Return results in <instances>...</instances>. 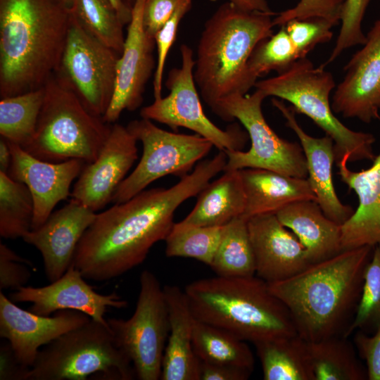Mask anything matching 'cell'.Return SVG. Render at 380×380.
<instances>
[{
	"instance_id": "6da1fadb",
	"label": "cell",
	"mask_w": 380,
	"mask_h": 380,
	"mask_svg": "<svg viewBox=\"0 0 380 380\" xmlns=\"http://www.w3.org/2000/svg\"><path fill=\"white\" fill-rule=\"evenodd\" d=\"M227 160L226 153L219 151L172 186L144 190L96 213L77 245L75 267L87 279L105 281L139 265L170 232L177 208L224 171Z\"/></svg>"
},
{
	"instance_id": "7a4b0ae2",
	"label": "cell",
	"mask_w": 380,
	"mask_h": 380,
	"mask_svg": "<svg viewBox=\"0 0 380 380\" xmlns=\"http://www.w3.org/2000/svg\"><path fill=\"white\" fill-rule=\"evenodd\" d=\"M373 248L344 250L288 279L267 283L290 312L299 336L307 341L349 336Z\"/></svg>"
},
{
	"instance_id": "3957f363",
	"label": "cell",
	"mask_w": 380,
	"mask_h": 380,
	"mask_svg": "<svg viewBox=\"0 0 380 380\" xmlns=\"http://www.w3.org/2000/svg\"><path fill=\"white\" fill-rule=\"evenodd\" d=\"M71 11L59 0H0V96L45 85L59 67Z\"/></svg>"
},
{
	"instance_id": "277c9868",
	"label": "cell",
	"mask_w": 380,
	"mask_h": 380,
	"mask_svg": "<svg viewBox=\"0 0 380 380\" xmlns=\"http://www.w3.org/2000/svg\"><path fill=\"white\" fill-rule=\"evenodd\" d=\"M275 13L251 11L227 1L207 20L197 47L194 77L214 112L232 94H246L256 83L248 70L257 44L273 34Z\"/></svg>"
},
{
	"instance_id": "5b68a950",
	"label": "cell",
	"mask_w": 380,
	"mask_h": 380,
	"mask_svg": "<svg viewBox=\"0 0 380 380\" xmlns=\"http://www.w3.org/2000/svg\"><path fill=\"white\" fill-rule=\"evenodd\" d=\"M194 317L253 343L298 335L290 312L257 276L194 281L184 289Z\"/></svg>"
},
{
	"instance_id": "8992f818",
	"label": "cell",
	"mask_w": 380,
	"mask_h": 380,
	"mask_svg": "<svg viewBox=\"0 0 380 380\" xmlns=\"http://www.w3.org/2000/svg\"><path fill=\"white\" fill-rule=\"evenodd\" d=\"M36 132L23 148L48 162L77 159L89 163L98 157L112 124L91 113L70 86L56 74L45 84Z\"/></svg>"
},
{
	"instance_id": "52a82bcc",
	"label": "cell",
	"mask_w": 380,
	"mask_h": 380,
	"mask_svg": "<svg viewBox=\"0 0 380 380\" xmlns=\"http://www.w3.org/2000/svg\"><path fill=\"white\" fill-rule=\"evenodd\" d=\"M254 87L267 97L288 101L296 113L310 118L334 141L336 163L375 158V137L350 129L335 116L329 97L336 83L324 65L315 67L307 57L301 58L276 76L257 81Z\"/></svg>"
},
{
	"instance_id": "ba28073f",
	"label": "cell",
	"mask_w": 380,
	"mask_h": 380,
	"mask_svg": "<svg viewBox=\"0 0 380 380\" xmlns=\"http://www.w3.org/2000/svg\"><path fill=\"white\" fill-rule=\"evenodd\" d=\"M99 372L122 380L136 377L109 327L91 319L40 349L27 380H85Z\"/></svg>"
},
{
	"instance_id": "9c48e42d",
	"label": "cell",
	"mask_w": 380,
	"mask_h": 380,
	"mask_svg": "<svg viewBox=\"0 0 380 380\" xmlns=\"http://www.w3.org/2000/svg\"><path fill=\"white\" fill-rule=\"evenodd\" d=\"M266 97L256 89L251 94H232L218 102L214 113L227 122L238 120L251 141L247 151H225L227 160L224 171L260 168L307 179V164L300 144L279 137L267 122L262 110Z\"/></svg>"
},
{
	"instance_id": "30bf717a",
	"label": "cell",
	"mask_w": 380,
	"mask_h": 380,
	"mask_svg": "<svg viewBox=\"0 0 380 380\" xmlns=\"http://www.w3.org/2000/svg\"><path fill=\"white\" fill-rule=\"evenodd\" d=\"M140 290L132 316L107 319L118 348L129 358L140 380L160 379L170 331L163 287L148 270L139 277Z\"/></svg>"
},
{
	"instance_id": "8fae6325",
	"label": "cell",
	"mask_w": 380,
	"mask_h": 380,
	"mask_svg": "<svg viewBox=\"0 0 380 380\" xmlns=\"http://www.w3.org/2000/svg\"><path fill=\"white\" fill-rule=\"evenodd\" d=\"M127 127L142 144L143 151L134 170L115 190L111 201L114 203L127 201L164 176H186L213 146L197 134L168 132L142 118L131 121Z\"/></svg>"
},
{
	"instance_id": "7c38bea8",
	"label": "cell",
	"mask_w": 380,
	"mask_h": 380,
	"mask_svg": "<svg viewBox=\"0 0 380 380\" xmlns=\"http://www.w3.org/2000/svg\"><path fill=\"white\" fill-rule=\"evenodd\" d=\"M180 53L181 66L170 70L165 82L169 94L142 108L141 117L166 125L175 131L179 127L189 129L210 141L219 151H242L248 133L237 123L223 130L208 118L194 77L193 51L188 45L182 44Z\"/></svg>"
},
{
	"instance_id": "4fadbf2b",
	"label": "cell",
	"mask_w": 380,
	"mask_h": 380,
	"mask_svg": "<svg viewBox=\"0 0 380 380\" xmlns=\"http://www.w3.org/2000/svg\"><path fill=\"white\" fill-rule=\"evenodd\" d=\"M120 56V53L91 34L71 11L65 46L55 74L70 86L91 113L102 118L114 94Z\"/></svg>"
},
{
	"instance_id": "5bb4252c",
	"label": "cell",
	"mask_w": 380,
	"mask_h": 380,
	"mask_svg": "<svg viewBox=\"0 0 380 380\" xmlns=\"http://www.w3.org/2000/svg\"><path fill=\"white\" fill-rule=\"evenodd\" d=\"M343 70L344 77L332 96L334 113L365 123L380 119V18Z\"/></svg>"
},
{
	"instance_id": "9a60e30c",
	"label": "cell",
	"mask_w": 380,
	"mask_h": 380,
	"mask_svg": "<svg viewBox=\"0 0 380 380\" xmlns=\"http://www.w3.org/2000/svg\"><path fill=\"white\" fill-rule=\"evenodd\" d=\"M138 141L127 127L113 123L96 159L86 163L70 193L94 212L111 202L113 194L138 158Z\"/></svg>"
},
{
	"instance_id": "2e32d148",
	"label": "cell",
	"mask_w": 380,
	"mask_h": 380,
	"mask_svg": "<svg viewBox=\"0 0 380 380\" xmlns=\"http://www.w3.org/2000/svg\"><path fill=\"white\" fill-rule=\"evenodd\" d=\"M80 271L72 262L57 280L40 286H23L10 295L14 303H30L29 310L50 316L59 310H72L87 315L91 319L108 325L105 314L108 308H125L127 302L116 293L100 294L85 281Z\"/></svg>"
},
{
	"instance_id": "e0dca14e",
	"label": "cell",
	"mask_w": 380,
	"mask_h": 380,
	"mask_svg": "<svg viewBox=\"0 0 380 380\" xmlns=\"http://www.w3.org/2000/svg\"><path fill=\"white\" fill-rule=\"evenodd\" d=\"M146 0H135L128 24L122 51L117 66L114 94L103 121L115 123L122 113L134 111L143 102L146 84L155 67L153 51L155 40L143 27L142 15Z\"/></svg>"
},
{
	"instance_id": "ac0fdd59",
	"label": "cell",
	"mask_w": 380,
	"mask_h": 380,
	"mask_svg": "<svg viewBox=\"0 0 380 380\" xmlns=\"http://www.w3.org/2000/svg\"><path fill=\"white\" fill-rule=\"evenodd\" d=\"M91 320L72 310L43 316L22 309L0 292V336L11 345L20 362L31 368L42 346Z\"/></svg>"
},
{
	"instance_id": "d6986e66",
	"label": "cell",
	"mask_w": 380,
	"mask_h": 380,
	"mask_svg": "<svg viewBox=\"0 0 380 380\" xmlns=\"http://www.w3.org/2000/svg\"><path fill=\"white\" fill-rule=\"evenodd\" d=\"M8 142L12 160L7 175L24 183L30 191L34 204L32 229H35L46 220L60 201L70 196V186L86 163L77 159L61 163L42 160L20 146Z\"/></svg>"
},
{
	"instance_id": "ffe728a7",
	"label": "cell",
	"mask_w": 380,
	"mask_h": 380,
	"mask_svg": "<svg viewBox=\"0 0 380 380\" xmlns=\"http://www.w3.org/2000/svg\"><path fill=\"white\" fill-rule=\"evenodd\" d=\"M247 222L258 277L267 283L276 282L312 264L298 237L281 224L276 214L255 215Z\"/></svg>"
},
{
	"instance_id": "44dd1931",
	"label": "cell",
	"mask_w": 380,
	"mask_h": 380,
	"mask_svg": "<svg viewBox=\"0 0 380 380\" xmlns=\"http://www.w3.org/2000/svg\"><path fill=\"white\" fill-rule=\"evenodd\" d=\"M96 213L80 203L71 201L53 212L38 228L23 238L41 253L45 273L50 282L61 277L73 261L77 245Z\"/></svg>"
},
{
	"instance_id": "7402d4cb",
	"label": "cell",
	"mask_w": 380,
	"mask_h": 380,
	"mask_svg": "<svg viewBox=\"0 0 380 380\" xmlns=\"http://www.w3.org/2000/svg\"><path fill=\"white\" fill-rule=\"evenodd\" d=\"M272 103L282 114L286 125L299 139L307 164V179L316 201L327 217L342 225L354 210L340 201L335 191L332 172L336 161L334 141L328 135L314 137L307 134L298 124L293 107L287 106L283 100L273 98Z\"/></svg>"
},
{
	"instance_id": "603a6c76",
	"label": "cell",
	"mask_w": 380,
	"mask_h": 380,
	"mask_svg": "<svg viewBox=\"0 0 380 380\" xmlns=\"http://www.w3.org/2000/svg\"><path fill=\"white\" fill-rule=\"evenodd\" d=\"M372 165L360 171L348 167V162L336 163L341 181L358 198L351 217L341 225L343 250L380 244V153Z\"/></svg>"
},
{
	"instance_id": "cb8c5ba5",
	"label": "cell",
	"mask_w": 380,
	"mask_h": 380,
	"mask_svg": "<svg viewBox=\"0 0 380 380\" xmlns=\"http://www.w3.org/2000/svg\"><path fill=\"white\" fill-rule=\"evenodd\" d=\"M170 331L162 362V380H199V362L193 346L195 317L184 291L163 286Z\"/></svg>"
},
{
	"instance_id": "d4e9b609",
	"label": "cell",
	"mask_w": 380,
	"mask_h": 380,
	"mask_svg": "<svg viewBox=\"0 0 380 380\" xmlns=\"http://www.w3.org/2000/svg\"><path fill=\"white\" fill-rule=\"evenodd\" d=\"M239 174L246 198L241 217L247 220L258 215L276 214L298 201H316L307 179L260 168L241 169Z\"/></svg>"
},
{
	"instance_id": "484cf974",
	"label": "cell",
	"mask_w": 380,
	"mask_h": 380,
	"mask_svg": "<svg viewBox=\"0 0 380 380\" xmlns=\"http://www.w3.org/2000/svg\"><path fill=\"white\" fill-rule=\"evenodd\" d=\"M276 215L305 247L312 263L343 251L341 225L327 217L315 200L290 203Z\"/></svg>"
},
{
	"instance_id": "4316f807",
	"label": "cell",
	"mask_w": 380,
	"mask_h": 380,
	"mask_svg": "<svg viewBox=\"0 0 380 380\" xmlns=\"http://www.w3.org/2000/svg\"><path fill=\"white\" fill-rule=\"evenodd\" d=\"M193 210L181 222L198 226H224L243 215L246 198L239 170H227L198 194Z\"/></svg>"
},
{
	"instance_id": "83f0119b",
	"label": "cell",
	"mask_w": 380,
	"mask_h": 380,
	"mask_svg": "<svg viewBox=\"0 0 380 380\" xmlns=\"http://www.w3.org/2000/svg\"><path fill=\"white\" fill-rule=\"evenodd\" d=\"M264 380H314L308 341L298 335L254 343Z\"/></svg>"
},
{
	"instance_id": "f1b7e54d",
	"label": "cell",
	"mask_w": 380,
	"mask_h": 380,
	"mask_svg": "<svg viewBox=\"0 0 380 380\" xmlns=\"http://www.w3.org/2000/svg\"><path fill=\"white\" fill-rule=\"evenodd\" d=\"M308 349L314 380L368 379L367 368L348 337L332 336L308 341Z\"/></svg>"
},
{
	"instance_id": "f546056e",
	"label": "cell",
	"mask_w": 380,
	"mask_h": 380,
	"mask_svg": "<svg viewBox=\"0 0 380 380\" xmlns=\"http://www.w3.org/2000/svg\"><path fill=\"white\" fill-rule=\"evenodd\" d=\"M193 346L199 360L253 371L255 360L245 341L195 318Z\"/></svg>"
},
{
	"instance_id": "4dcf8cb0",
	"label": "cell",
	"mask_w": 380,
	"mask_h": 380,
	"mask_svg": "<svg viewBox=\"0 0 380 380\" xmlns=\"http://www.w3.org/2000/svg\"><path fill=\"white\" fill-rule=\"evenodd\" d=\"M210 267L217 276L222 277L255 275V260L247 220L240 216L224 225Z\"/></svg>"
},
{
	"instance_id": "1f68e13d",
	"label": "cell",
	"mask_w": 380,
	"mask_h": 380,
	"mask_svg": "<svg viewBox=\"0 0 380 380\" xmlns=\"http://www.w3.org/2000/svg\"><path fill=\"white\" fill-rule=\"evenodd\" d=\"M44 95L42 87L1 99V137L25 148L34 137Z\"/></svg>"
},
{
	"instance_id": "d6a6232c",
	"label": "cell",
	"mask_w": 380,
	"mask_h": 380,
	"mask_svg": "<svg viewBox=\"0 0 380 380\" xmlns=\"http://www.w3.org/2000/svg\"><path fill=\"white\" fill-rule=\"evenodd\" d=\"M34 212V200L28 187L0 172L1 236L23 239L32 229Z\"/></svg>"
},
{
	"instance_id": "836d02e7",
	"label": "cell",
	"mask_w": 380,
	"mask_h": 380,
	"mask_svg": "<svg viewBox=\"0 0 380 380\" xmlns=\"http://www.w3.org/2000/svg\"><path fill=\"white\" fill-rule=\"evenodd\" d=\"M224 226L175 223L165 239V255L190 258L210 266L220 243Z\"/></svg>"
},
{
	"instance_id": "e575fe53",
	"label": "cell",
	"mask_w": 380,
	"mask_h": 380,
	"mask_svg": "<svg viewBox=\"0 0 380 380\" xmlns=\"http://www.w3.org/2000/svg\"><path fill=\"white\" fill-rule=\"evenodd\" d=\"M70 10L91 34L121 54L125 23L108 0H73Z\"/></svg>"
},
{
	"instance_id": "d590c367",
	"label": "cell",
	"mask_w": 380,
	"mask_h": 380,
	"mask_svg": "<svg viewBox=\"0 0 380 380\" xmlns=\"http://www.w3.org/2000/svg\"><path fill=\"white\" fill-rule=\"evenodd\" d=\"M301 58L284 27L274 34L261 41L253 49L248 61V70L256 82L258 78L271 71L280 73Z\"/></svg>"
},
{
	"instance_id": "8d00e7d4",
	"label": "cell",
	"mask_w": 380,
	"mask_h": 380,
	"mask_svg": "<svg viewBox=\"0 0 380 380\" xmlns=\"http://www.w3.org/2000/svg\"><path fill=\"white\" fill-rule=\"evenodd\" d=\"M380 329V244L374 246L367 265L360 300L348 335L360 331L373 334Z\"/></svg>"
},
{
	"instance_id": "74e56055",
	"label": "cell",
	"mask_w": 380,
	"mask_h": 380,
	"mask_svg": "<svg viewBox=\"0 0 380 380\" xmlns=\"http://www.w3.org/2000/svg\"><path fill=\"white\" fill-rule=\"evenodd\" d=\"M371 0H346L341 15V27L335 45L327 61L328 64L336 60L346 50L362 45L366 35L362 29V23Z\"/></svg>"
},
{
	"instance_id": "f35d334b",
	"label": "cell",
	"mask_w": 380,
	"mask_h": 380,
	"mask_svg": "<svg viewBox=\"0 0 380 380\" xmlns=\"http://www.w3.org/2000/svg\"><path fill=\"white\" fill-rule=\"evenodd\" d=\"M301 58L316 46L329 42L333 37L330 22L322 18L293 19L284 25Z\"/></svg>"
},
{
	"instance_id": "ab89813d",
	"label": "cell",
	"mask_w": 380,
	"mask_h": 380,
	"mask_svg": "<svg viewBox=\"0 0 380 380\" xmlns=\"http://www.w3.org/2000/svg\"><path fill=\"white\" fill-rule=\"evenodd\" d=\"M191 5V0H181L170 19L154 37L157 48V61L153 82L155 99L162 97V83L166 59L175 42L179 23L190 11Z\"/></svg>"
},
{
	"instance_id": "60d3db41",
	"label": "cell",
	"mask_w": 380,
	"mask_h": 380,
	"mask_svg": "<svg viewBox=\"0 0 380 380\" xmlns=\"http://www.w3.org/2000/svg\"><path fill=\"white\" fill-rule=\"evenodd\" d=\"M346 0H299L293 8L284 11L273 18L274 26H282L293 19L322 18L334 26L339 24Z\"/></svg>"
},
{
	"instance_id": "b9f144b4",
	"label": "cell",
	"mask_w": 380,
	"mask_h": 380,
	"mask_svg": "<svg viewBox=\"0 0 380 380\" xmlns=\"http://www.w3.org/2000/svg\"><path fill=\"white\" fill-rule=\"evenodd\" d=\"M32 263L0 243V289L18 290L29 281L31 272L26 265Z\"/></svg>"
},
{
	"instance_id": "7bdbcfd3",
	"label": "cell",
	"mask_w": 380,
	"mask_h": 380,
	"mask_svg": "<svg viewBox=\"0 0 380 380\" xmlns=\"http://www.w3.org/2000/svg\"><path fill=\"white\" fill-rule=\"evenodd\" d=\"M181 0H146L142 23L147 36L154 39L158 32L170 19Z\"/></svg>"
},
{
	"instance_id": "ee69618b",
	"label": "cell",
	"mask_w": 380,
	"mask_h": 380,
	"mask_svg": "<svg viewBox=\"0 0 380 380\" xmlns=\"http://www.w3.org/2000/svg\"><path fill=\"white\" fill-rule=\"evenodd\" d=\"M353 343L366 362L368 379L380 380V329L370 335L356 331Z\"/></svg>"
},
{
	"instance_id": "f6af8a7d",
	"label": "cell",
	"mask_w": 380,
	"mask_h": 380,
	"mask_svg": "<svg viewBox=\"0 0 380 380\" xmlns=\"http://www.w3.org/2000/svg\"><path fill=\"white\" fill-rule=\"evenodd\" d=\"M253 372L227 365L199 362V380H246Z\"/></svg>"
},
{
	"instance_id": "bcb514c9",
	"label": "cell",
	"mask_w": 380,
	"mask_h": 380,
	"mask_svg": "<svg viewBox=\"0 0 380 380\" xmlns=\"http://www.w3.org/2000/svg\"><path fill=\"white\" fill-rule=\"evenodd\" d=\"M30 368L23 365L17 358L15 352L7 342L0 347V379L27 380Z\"/></svg>"
},
{
	"instance_id": "7dc6e473",
	"label": "cell",
	"mask_w": 380,
	"mask_h": 380,
	"mask_svg": "<svg viewBox=\"0 0 380 380\" xmlns=\"http://www.w3.org/2000/svg\"><path fill=\"white\" fill-rule=\"evenodd\" d=\"M243 8L265 13H272L267 0H229Z\"/></svg>"
},
{
	"instance_id": "c3c4849f",
	"label": "cell",
	"mask_w": 380,
	"mask_h": 380,
	"mask_svg": "<svg viewBox=\"0 0 380 380\" xmlns=\"http://www.w3.org/2000/svg\"><path fill=\"white\" fill-rule=\"evenodd\" d=\"M12 160V155L8 142L5 139H0V172L8 174Z\"/></svg>"
},
{
	"instance_id": "681fc988",
	"label": "cell",
	"mask_w": 380,
	"mask_h": 380,
	"mask_svg": "<svg viewBox=\"0 0 380 380\" xmlns=\"http://www.w3.org/2000/svg\"><path fill=\"white\" fill-rule=\"evenodd\" d=\"M118 13L122 20L126 24H129L132 18V8H130L124 0H108Z\"/></svg>"
},
{
	"instance_id": "f907efd6",
	"label": "cell",
	"mask_w": 380,
	"mask_h": 380,
	"mask_svg": "<svg viewBox=\"0 0 380 380\" xmlns=\"http://www.w3.org/2000/svg\"><path fill=\"white\" fill-rule=\"evenodd\" d=\"M61 2H62L63 4L69 7L70 8L72 6L73 0H59Z\"/></svg>"
},
{
	"instance_id": "816d5d0a",
	"label": "cell",
	"mask_w": 380,
	"mask_h": 380,
	"mask_svg": "<svg viewBox=\"0 0 380 380\" xmlns=\"http://www.w3.org/2000/svg\"><path fill=\"white\" fill-rule=\"evenodd\" d=\"M125 4L130 8H132L133 4L135 0H124Z\"/></svg>"
}]
</instances>
